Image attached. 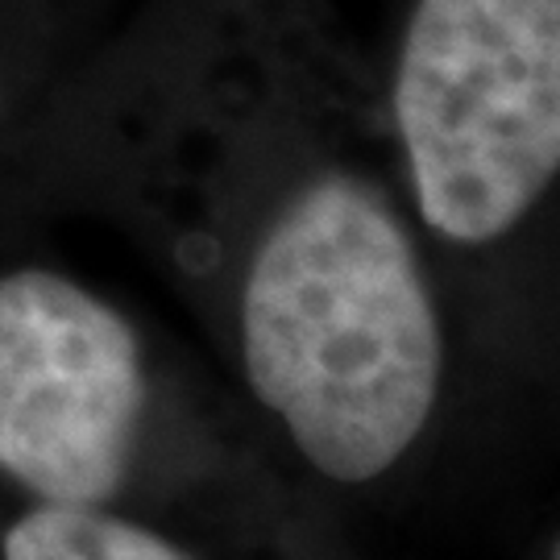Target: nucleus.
<instances>
[{
	"mask_svg": "<svg viewBox=\"0 0 560 560\" xmlns=\"http://www.w3.org/2000/svg\"><path fill=\"white\" fill-rule=\"evenodd\" d=\"M382 113L420 233L515 237L560 175V0H411Z\"/></svg>",
	"mask_w": 560,
	"mask_h": 560,
	"instance_id": "nucleus-1",
	"label": "nucleus"
},
{
	"mask_svg": "<svg viewBox=\"0 0 560 560\" xmlns=\"http://www.w3.org/2000/svg\"><path fill=\"white\" fill-rule=\"evenodd\" d=\"M0 560H200L117 506L34 502L0 536Z\"/></svg>",
	"mask_w": 560,
	"mask_h": 560,
	"instance_id": "nucleus-3",
	"label": "nucleus"
},
{
	"mask_svg": "<svg viewBox=\"0 0 560 560\" xmlns=\"http://www.w3.org/2000/svg\"><path fill=\"white\" fill-rule=\"evenodd\" d=\"M38 13V0H0V138H9L25 117H38V108L59 83L42 67H34L30 50V21Z\"/></svg>",
	"mask_w": 560,
	"mask_h": 560,
	"instance_id": "nucleus-4",
	"label": "nucleus"
},
{
	"mask_svg": "<svg viewBox=\"0 0 560 560\" xmlns=\"http://www.w3.org/2000/svg\"><path fill=\"white\" fill-rule=\"evenodd\" d=\"M154 374L141 328L50 266L0 270V478L55 506L129 490Z\"/></svg>",
	"mask_w": 560,
	"mask_h": 560,
	"instance_id": "nucleus-2",
	"label": "nucleus"
}]
</instances>
